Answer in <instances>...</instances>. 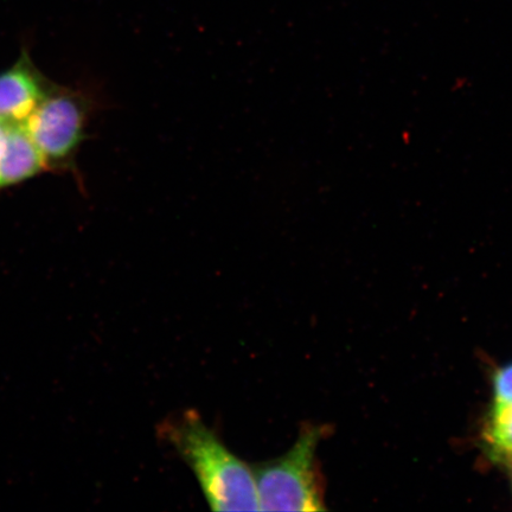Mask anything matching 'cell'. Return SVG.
<instances>
[{
	"label": "cell",
	"instance_id": "9",
	"mask_svg": "<svg viewBox=\"0 0 512 512\" xmlns=\"http://www.w3.org/2000/svg\"><path fill=\"white\" fill-rule=\"evenodd\" d=\"M510 463H512V460H511V462H510Z\"/></svg>",
	"mask_w": 512,
	"mask_h": 512
},
{
	"label": "cell",
	"instance_id": "1",
	"mask_svg": "<svg viewBox=\"0 0 512 512\" xmlns=\"http://www.w3.org/2000/svg\"><path fill=\"white\" fill-rule=\"evenodd\" d=\"M157 435L187 465L215 511H260L252 465L223 444L200 413L188 409L160 422Z\"/></svg>",
	"mask_w": 512,
	"mask_h": 512
},
{
	"label": "cell",
	"instance_id": "6",
	"mask_svg": "<svg viewBox=\"0 0 512 512\" xmlns=\"http://www.w3.org/2000/svg\"><path fill=\"white\" fill-rule=\"evenodd\" d=\"M486 438L496 456L512 460V403L495 402Z\"/></svg>",
	"mask_w": 512,
	"mask_h": 512
},
{
	"label": "cell",
	"instance_id": "5",
	"mask_svg": "<svg viewBox=\"0 0 512 512\" xmlns=\"http://www.w3.org/2000/svg\"><path fill=\"white\" fill-rule=\"evenodd\" d=\"M46 157L23 124L9 125L2 157H0V189L34 177L46 169Z\"/></svg>",
	"mask_w": 512,
	"mask_h": 512
},
{
	"label": "cell",
	"instance_id": "7",
	"mask_svg": "<svg viewBox=\"0 0 512 512\" xmlns=\"http://www.w3.org/2000/svg\"><path fill=\"white\" fill-rule=\"evenodd\" d=\"M494 384L496 402L512 403V364L497 371Z\"/></svg>",
	"mask_w": 512,
	"mask_h": 512
},
{
	"label": "cell",
	"instance_id": "2",
	"mask_svg": "<svg viewBox=\"0 0 512 512\" xmlns=\"http://www.w3.org/2000/svg\"><path fill=\"white\" fill-rule=\"evenodd\" d=\"M331 431V426L306 422L284 456L252 465L260 511L328 510L317 452Z\"/></svg>",
	"mask_w": 512,
	"mask_h": 512
},
{
	"label": "cell",
	"instance_id": "8",
	"mask_svg": "<svg viewBox=\"0 0 512 512\" xmlns=\"http://www.w3.org/2000/svg\"><path fill=\"white\" fill-rule=\"evenodd\" d=\"M8 128L9 124H5L2 120H0V157H2V153L4 151L6 134H8Z\"/></svg>",
	"mask_w": 512,
	"mask_h": 512
},
{
	"label": "cell",
	"instance_id": "3",
	"mask_svg": "<svg viewBox=\"0 0 512 512\" xmlns=\"http://www.w3.org/2000/svg\"><path fill=\"white\" fill-rule=\"evenodd\" d=\"M86 102L69 89L50 87L23 124L48 164L66 162L86 130Z\"/></svg>",
	"mask_w": 512,
	"mask_h": 512
},
{
	"label": "cell",
	"instance_id": "4",
	"mask_svg": "<svg viewBox=\"0 0 512 512\" xmlns=\"http://www.w3.org/2000/svg\"><path fill=\"white\" fill-rule=\"evenodd\" d=\"M49 88L29 57L22 56L0 74V120L9 125L24 124Z\"/></svg>",
	"mask_w": 512,
	"mask_h": 512
}]
</instances>
